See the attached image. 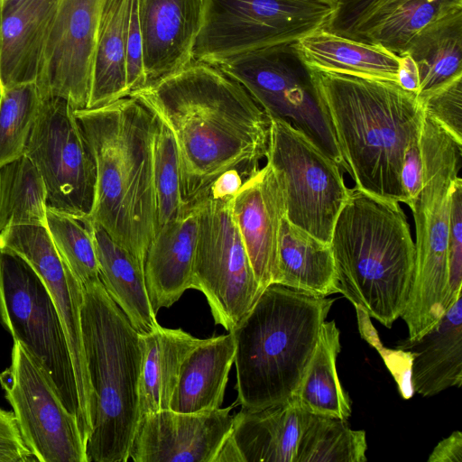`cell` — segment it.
Here are the masks:
<instances>
[{"instance_id":"cell-28","label":"cell","mask_w":462,"mask_h":462,"mask_svg":"<svg viewBox=\"0 0 462 462\" xmlns=\"http://www.w3.org/2000/svg\"><path fill=\"white\" fill-rule=\"evenodd\" d=\"M143 352L139 380V411L144 413L170 409L181 365L187 356L205 339L180 328L161 325L140 334Z\"/></svg>"},{"instance_id":"cell-34","label":"cell","mask_w":462,"mask_h":462,"mask_svg":"<svg viewBox=\"0 0 462 462\" xmlns=\"http://www.w3.org/2000/svg\"><path fill=\"white\" fill-rule=\"evenodd\" d=\"M365 432L346 420L307 412L294 462H365Z\"/></svg>"},{"instance_id":"cell-42","label":"cell","mask_w":462,"mask_h":462,"mask_svg":"<svg viewBox=\"0 0 462 462\" xmlns=\"http://www.w3.org/2000/svg\"><path fill=\"white\" fill-rule=\"evenodd\" d=\"M422 155L420 134L414 136L409 143L402 166L401 181L407 197V206L416 199L422 187Z\"/></svg>"},{"instance_id":"cell-24","label":"cell","mask_w":462,"mask_h":462,"mask_svg":"<svg viewBox=\"0 0 462 462\" xmlns=\"http://www.w3.org/2000/svg\"><path fill=\"white\" fill-rule=\"evenodd\" d=\"M59 0H27L0 16V91L36 82L45 36Z\"/></svg>"},{"instance_id":"cell-19","label":"cell","mask_w":462,"mask_h":462,"mask_svg":"<svg viewBox=\"0 0 462 462\" xmlns=\"http://www.w3.org/2000/svg\"><path fill=\"white\" fill-rule=\"evenodd\" d=\"M232 213L261 289L273 283L280 226L286 213L282 182L266 162L232 199Z\"/></svg>"},{"instance_id":"cell-22","label":"cell","mask_w":462,"mask_h":462,"mask_svg":"<svg viewBox=\"0 0 462 462\" xmlns=\"http://www.w3.org/2000/svg\"><path fill=\"white\" fill-rule=\"evenodd\" d=\"M307 411L294 399L234 416L229 440L239 462H294Z\"/></svg>"},{"instance_id":"cell-9","label":"cell","mask_w":462,"mask_h":462,"mask_svg":"<svg viewBox=\"0 0 462 462\" xmlns=\"http://www.w3.org/2000/svg\"><path fill=\"white\" fill-rule=\"evenodd\" d=\"M0 319L41 363L87 445L77 382L60 317L45 284L21 256L0 250Z\"/></svg>"},{"instance_id":"cell-35","label":"cell","mask_w":462,"mask_h":462,"mask_svg":"<svg viewBox=\"0 0 462 462\" xmlns=\"http://www.w3.org/2000/svg\"><path fill=\"white\" fill-rule=\"evenodd\" d=\"M42 102L35 82L0 91V168L24 154Z\"/></svg>"},{"instance_id":"cell-20","label":"cell","mask_w":462,"mask_h":462,"mask_svg":"<svg viewBox=\"0 0 462 462\" xmlns=\"http://www.w3.org/2000/svg\"><path fill=\"white\" fill-rule=\"evenodd\" d=\"M206 0H138L148 83L193 60Z\"/></svg>"},{"instance_id":"cell-38","label":"cell","mask_w":462,"mask_h":462,"mask_svg":"<svg viewBox=\"0 0 462 462\" xmlns=\"http://www.w3.org/2000/svg\"><path fill=\"white\" fill-rule=\"evenodd\" d=\"M418 98L426 115L462 142V75Z\"/></svg>"},{"instance_id":"cell-12","label":"cell","mask_w":462,"mask_h":462,"mask_svg":"<svg viewBox=\"0 0 462 462\" xmlns=\"http://www.w3.org/2000/svg\"><path fill=\"white\" fill-rule=\"evenodd\" d=\"M266 160L283 187L287 219L329 244L350 192L341 167L305 134L275 118H271Z\"/></svg>"},{"instance_id":"cell-2","label":"cell","mask_w":462,"mask_h":462,"mask_svg":"<svg viewBox=\"0 0 462 462\" xmlns=\"http://www.w3.org/2000/svg\"><path fill=\"white\" fill-rule=\"evenodd\" d=\"M307 67L354 188L407 205L401 171L421 130L417 94L390 79Z\"/></svg>"},{"instance_id":"cell-44","label":"cell","mask_w":462,"mask_h":462,"mask_svg":"<svg viewBox=\"0 0 462 462\" xmlns=\"http://www.w3.org/2000/svg\"><path fill=\"white\" fill-rule=\"evenodd\" d=\"M402 60L398 72V83L406 90L418 93L419 72L414 60L408 54L402 55Z\"/></svg>"},{"instance_id":"cell-21","label":"cell","mask_w":462,"mask_h":462,"mask_svg":"<svg viewBox=\"0 0 462 462\" xmlns=\"http://www.w3.org/2000/svg\"><path fill=\"white\" fill-rule=\"evenodd\" d=\"M201 201L185 204L157 229L144 260V276L151 305L157 314L173 305L190 289Z\"/></svg>"},{"instance_id":"cell-33","label":"cell","mask_w":462,"mask_h":462,"mask_svg":"<svg viewBox=\"0 0 462 462\" xmlns=\"http://www.w3.org/2000/svg\"><path fill=\"white\" fill-rule=\"evenodd\" d=\"M47 192L36 166L25 155L0 168V233L8 226H47Z\"/></svg>"},{"instance_id":"cell-18","label":"cell","mask_w":462,"mask_h":462,"mask_svg":"<svg viewBox=\"0 0 462 462\" xmlns=\"http://www.w3.org/2000/svg\"><path fill=\"white\" fill-rule=\"evenodd\" d=\"M229 407L204 412L171 409L142 414L129 449L134 462H214L229 436Z\"/></svg>"},{"instance_id":"cell-43","label":"cell","mask_w":462,"mask_h":462,"mask_svg":"<svg viewBox=\"0 0 462 462\" xmlns=\"http://www.w3.org/2000/svg\"><path fill=\"white\" fill-rule=\"evenodd\" d=\"M429 462H462V433L452 432L439 441L430 453Z\"/></svg>"},{"instance_id":"cell-26","label":"cell","mask_w":462,"mask_h":462,"mask_svg":"<svg viewBox=\"0 0 462 462\" xmlns=\"http://www.w3.org/2000/svg\"><path fill=\"white\" fill-rule=\"evenodd\" d=\"M88 220L99 278L106 292L139 334L155 330L160 324L148 296L144 265L117 244L104 228Z\"/></svg>"},{"instance_id":"cell-7","label":"cell","mask_w":462,"mask_h":462,"mask_svg":"<svg viewBox=\"0 0 462 462\" xmlns=\"http://www.w3.org/2000/svg\"><path fill=\"white\" fill-rule=\"evenodd\" d=\"M420 147L422 187L410 206L416 235L414 273L401 316L408 328V341L430 331L446 312L451 189L462 167V142L424 112Z\"/></svg>"},{"instance_id":"cell-15","label":"cell","mask_w":462,"mask_h":462,"mask_svg":"<svg viewBox=\"0 0 462 462\" xmlns=\"http://www.w3.org/2000/svg\"><path fill=\"white\" fill-rule=\"evenodd\" d=\"M103 0H59L41 53L36 85L43 99L87 108Z\"/></svg>"},{"instance_id":"cell-32","label":"cell","mask_w":462,"mask_h":462,"mask_svg":"<svg viewBox=\"0 0 462 462\" xmlns=\"http://www.w3.org/2000/svg\"><path fill=\"white\" fill-rule=\"evenodd\" d=\"M419 72L418 97L462 75V14L424 32L406 53Z\"/></svg>"},{"instance_id":"cell-41","label":"cell","mask_w":462,"mask_h":462,"mask_svg":"<svg viewBox=\"0 0 462 462\" xmlns=\"http://www.w3.org/2000/svg\"><path fill=\"white\" fill-rule=\"evenodd\" d=\"M35 460L23 438L14 411L0 408V462Z\"/></svg>"},{"instance_id":"cell-37","label":"cell","mask_w":462,"mask_h":462,"mask_svg":"<svg viewBox=\"0 0 462 462\" xmlns=\"http://www.w3.org/2000/svg\"><path fill=\"white\" fill-rule=\"evenodd\" d=\"M154 184L158 229L185 206L176 144L170 130L160 120L154 143Z\"/></svg>"},{"instance_id":"cell-39","label":"cell","mask_w":462,"mask_h":462,"mask_svg":"<svg viewBox=\"0 0 462 462\" xmlns=\"http://www.w3.org/2000/svg\"><path fill=\"white\" fill-rule=\"evenodd\" d=\"M448 288L445 311L460 297L462 285V180L452 184L448 237Z\"/></svg>"},{"instance_id":"cell-31","label":"cell","mask_w":462,"mask_h":462,"mask_svg":"<svg viewBox=\"0 0 462 462\" xmlns=\"http://www.w3.org/2000/svg\"><path fill=\"white\" fill-rule=\"evenodd\" d=\"M340 332L334 320L324 321L319 339L294 400L305 411L347 420L352 412L348 393L337 373Z\"/></svg>"},{"instance_id":"cell-4","label":"cell","mask_w":462,"mask_h":462,"mask_svg":"<svg viewBox=\"0 0 462 462\" xmlns=\"http://www.w3.org/2000/svg\"><path fill=\"white\" fill-rule=\"evenodd\" d=\"M329 244L339 293L392 328L407 305L415 264V245L399 202L350 189Z\"/></svg>"},{"instance_id":"cell-16","label":"cell","mask_w":462,"mask_h":462,"mask_svg":"<svg viewBox=\"0 0 462 462\" xmlns=\"http://www.w3.org/2000/svg\"><path fill=\"white\" fill-rule=\"evenodd\" d=\"M0 250L23 258L41 277L52 298L69 344L88 440L91 432V386L81 328L83 284L60 257L47 226H8L0 233Z\"/></svg>"},{"instance_id":"cell-40","label":"cell","mask_w":462,"mask_h":462,"mask_svg":"<svg viewBox=\"0 0 462 462\" xmlns=\"http://www.w3.org/2000/svg\"><path fill=\"white\" fill-rule=\"evenodd\" d=\"M125 36L127 86L130 94L148 84L143 62V40L138 0H129Z\"/></svg>"},{"instance_id":"cell-10","label":"cell","mask_w":462,"mask_h":462,"mask_svg":"<svg viewBox=\"0 0 462 462\" xmlns=\"http://www.w3.org/2000/svg\"><path fill=\"white\" fill-rule=\"evenodd\" d=\"M217 65L236 79L270 118L290 123L346 171L330 118L292 44L248 51Z\"/></svg>"},{"instance_id":"cell-23","label":"cell","mask_w":462,"mask_h":462,"mask_svg":"<svg viewBox=\"0 0 462 462\" xmlns=\"http://www.w3.org/2000/svg\"><path fill=\"white\" fill-rule=\"evenodd\" d=\"M411 356V380L414 392L434 396L462 383V296L440 320L415 341L399 346Z\"/></svg>"},{"instance_id":"cell-8","label":"cell","mask_w":462,"mask_h":462,"mask_svg":"<svg viewBox=\"0 0 462 462\" xmlns=\"http://www.w3.org/2000/svg\"><path fill=\"white\" fill-rule=\"evenodd\" d=\"M338 6L316 0H206L193 60L212 64L292 44L327 28Z\"/></svg>"},{"instance_id":"cell-30","label":"cell","mask_w":462,"mask_h":462,"mask_svg":"<svg viewBox=\"0 0 462 462\" xmlns=\"http://www.w3.org/2000/svg\"><path fill=\"white\" fill-rule=\"evenodd\" d=\"M129 0H103L96 36L87 108L129 95L125 32Z\"/></svg>"},{"instance_id":"cell-11","label":"cell","mask_w":462,"mask_h":462,"mask_svg":"<svg viewBox=\"0 0 462 462\" xmlns=\"http://www.w3.org/2000/svg\"><path fill=\"white\" fill-rule=\"evenodd\" d=\"M232 197L201 201L190 289L201 291L217 325L233 330L263 290L232 213Z\"/></svg>"},{"instance_id":"cell-1","label":"cell","mask_w":462,"mask_h":462,"mask_svg":"<svg viewBox=\"0 0 462 462\" xmlns=\"http://www.w3.org/2000/svg\"><path fill=\"white\" fill-rule=\"evenodd\" d=\"M170 130L185 204L204 200L229 172L244 180L266 158L271 118L218 65L192 60L131 92Z\"/></svg>"},{"instance_id":"cell-5","label":"cell","mask_w":462,"mask_h":462,"mask_svg":"<svg viewBox=\"0 0 462 462\" xmlns=\"http://www.w3.org/2000/svg\"><path fill=\"white\" fill-rule=\"evenodd\" d=\"M334 300L276 283L262 291L231 330L236 403L261 410L294 399Z\"/></svg>"},{"instance_id":"cell-36","label":"cell","mask_w":462,"mask_h":462,"mask_svg":"<svg viewBox=\"0 0 462 462\" xmlns=\"http://www.w3.org/2000/svg\"><path fill=\"white\" fill-rule=\"evenodd\" d=\"M47 228L60 257L82 283L99 279L89 220L47 208Z\"/></svg>"},{"instance_id":"cell-45","label":"cell","mask_w":462,"mask_h":462,"mask_svg":"<svg viewBox=\"0 0 462 462\" xmlns=\"http://www.w3.org/2000/svg\"><path fill=\"white\" fill-rule=\"evenodd\" d=\"M26 1L27 0H0V16L15 10Z\"/></svg>"},{"instance_id":"cell-29","label":"cell","mask_w":462,"mask_h":462,"mask_svg":"<svg viewBox=\"0 0 462 462\" xmlns=\"http://www.w3.org/2000/svg\"><path fill=\"white\" fill-rule=\"evenodd\" d=\"M292 46L307 66L398 82L402 58L380 45L357 42L322 28L301 37Z\"/></svg>"},{"instance_id":"cell-13","label":"cell","mask_w":462,"mask_h":462,"mask_svg":"<svg viewBox=\"0 0 462 462\" xmlns=\"http://www.w3.org/2000/svg\"><path fill=\"white\" fill-rule=\"evenodd\" d=\"M24 154L44 181L47 208L79 218L88 217L96 164L75 108L61 98L43 99Z\"/></svg>"},{"instance_id":"cell-46","label":"cell","mask_w":462,"mask_h":462,"mask_svg":"<svg viewBox=\"0 0 462 462\" xmlns=\"http://www.w3.org/2000/svg\"><path fill=\"white\" fill-rule=\"evenodd\" d=\"M338 6L344 0H316Z\"/></svg>"},{"instance_id":"cell-3","label":"cell","mask_w":462,"mask_h":462,"mask_svg":"<svg viewBox=\"0 0 462 462\" xmlns=\"http://www.w3.org/2000/svg\"><path fill=\"white\" fill-rule=\"evenodd\" d=\"M96 164L88 218L141 263L157 229L154 143L158 117L131 96L75 109Z\"/></svg>"},{"instance_id":"cell-27","label":"cell","mask_w":462,"mask_h":462,"mask_svg":"<svg viewBox=\"0 0 462 462\" xmlns=\"http://www.w3.org/2000/svg\"><path fill=\"white\" fill-rule=\"evenodd\" d=\"M273 283L319 297L339 293L330 244L284 216L279 231Z\"/></svg>"},{"instance_id":"cell-14","label":"cell","mask_w":462,"mask_h":462,"mask_svg":"<svg viewBox=\"0 0 462 462\" xmlns=\"http://www.w3.org/2000/svg\"><path fill=\"white\" fill-rule=\"evenodd\" d=\"M0 384L23 438L40 462H88L77 417L62 402L46 371L14 340L10 365Z\"/></svg>"},{"instance_id":"cell-25","label":"cell","mask_w":462,"mask_h":462,"mask_svg":"<svg viewBox=\"0 0 462 462\" xmlns=\"http://www.w3.org/2000/svg\"><path fill=\"white\" fill-rule=\"evenodd\" d=\"M236 341L231 331L206 338L185 358L170 409L204 412L220 408L234 364Z\"/></svg>"},{"instance_id":"cell-17","label":"cell","mask_w":462,"mask_h":462,"mask_svg":"<svg viewBox=\"0 0 462 462\" xmlns=\"http://www.w3.org/2000/svg\"><path fill=\"white\" fill-rule=\"evenodd\" d=\"M462 14V0H344L326 29L406 54L430 27Z\"/></svg>"},{"instance_id":"cell-6","label":"cell","mask_w":462,"mask_h":462,"mask_svg":"<svg viewBox=\"0 0 462 462\" xmlns=\"http://www.w3.org/2000/svg\"><path fill=\"white\" fill-rule=\"evenodd\" d=\"M81 328L91 386L88 462H126L140 418V334L100 278L83 284Z\"/></svg>"}]
</instances>
